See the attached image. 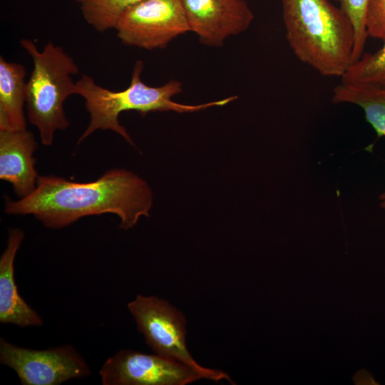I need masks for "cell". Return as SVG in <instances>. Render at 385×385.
<instances>
[{
    "mask_svg": "<svg viewBox=\"0 0 385 385\" xmlns=\"http://www.w3.org/2000/svg\"><path fill=\"white\" fill-rule=\"evenodd\" d=\"M115 30L123 44L154 50L166 47L190 27L182 0H143L123 15Z\"/></svg>",
    "mask_w": 385,
    "mask_h": 385,
    "instance_id": "cell-7",
    "label": "cell"
},
{
    "mask_svg": "<svg viewBox=\"0 0 385 385\" xmlns=\"http://www.w3.org/2000/svg\"><path fill=\"white\" fill-rule=\"evenodd\" d=\"M26 70L24 65L0 57V130L26 129Z\"/></svg>",
    "mask_w": 385,
    "mask_h": 385,
    "instance_id": "cell-12",
    "label": "cell"
},
{
    "mask_svg": "<svg viewBox=\"0 0 385 385\" xmlns=\"http://www.w3.org/2000/svg\"><path fill=\"white\" fill-rule=\"evenodd\" d=\"M24 237L20 229H9L7 245L0 258V322L40 327L42 318L20 296L14 277V260Z\"/></svg>",
    "mask_w": 385,
    "mask_h": 385,
    "instance_id": "cell-11",
    "label": "cell"
},
{
    "mask_svg": "<svg viewBox=\"0 0 385 385\" xmlns=\"http://www.w3.org/2000/svg\"><path fill=\"white\" fill-rule=\"evenodd\" d=\"M340 8L350 19L354 30L353 62L364 53L368 38L365 26L366 11L369 0H337Z\"/></svg>",
    "mask_w": 385,
    "mask_h": 385,
    "instance_id": "cell-16",
    "label": "cell"
},
{
    "mask_svg": "<svg viewBox=\"0 0 385 385\" xmlns=\"http://www.w3.org/2000/svg\"><path fill=\"white\" fill-rule=\"evenodd\" d=\"M138 329L146 343L157 354L180 361L197 372L202 379L218 381L226 379V373L198 364L188 350L186 320L182 313L167 301L155 296L138 295L128 304Z\"/></svg>",
    "mask_w": 385,
    "mask_h": 385,
    "instance_id": "cell-5",
    "label": "cell"
},
{
    "mask_svg": "<svg viewBox=\"0 0 385 385\" xmlns=\"http://www.w3.org/2000/svg\"><path fill=\"white\" fill-rule=\"evenodd\" d=\"M0 362L12 369L23 385H59L91 374L83 357L70 344L36 350L1 337Z\"/></svg>",
    "mask_w": 385,
    "mask_h": 385,
    "instance_id": "cell-6",
    "label": "cell"
},
{
    "mask_svg": "<svg viewBox=\"0 0 385 385\" xmlns=\"http://www.w3.org/2000/svg\"><path fill=\"white\" fill-rule=\"evenodd\" d=\"M143 63L137 61L134 65L129 86L119 91H111L97 84L93 78L83 74L76 82V94L85 100L90 115L87 128L78 140L83 141L97 130H112L122 136L128 143L134 142L118 120L119 115L127 111H135L145 115L150 112L175 111L193 113L214 106H222L237 99L231 96L222 100L198 105H187L173 101V97L183 91L180 81L170 80L160 86L145 83L141 74Z\"/></svg>",
    "mask_w": 385,
    "mask_h": 385,
    "instance_id": "cell-3",
    "label": "cell"
},
{
    "mask_svg": "<svg viewBox=\"0 0 385 385\" xmlns=\"http://www.w3.org/2000/svg\"><path fill=\"white\" fill-rule=\"evenodd\" d=\"M153 200L144 180L127 170L112 169L88 183L39 176L29 195L15 201L6 199L5 212L34 215L52 229L66 227L83 217L113 213L120 217V227L128 230L142 216H149Z\"/></svg>",
    "mask_w": 385,
    "mask_h": 385,
    "instance_id": "cell-1",
    "label": "cell"
},
{
    "mask_svg": "<svg viewBox=\"0 0 385 385\" xmlns=\"http://www.w3.org/2000/svg\"><path fill=\"white\" fill-rule=\"evenodd\" d=\"M37 147L32 133L0 130V178L9 182L23 198L35 189L38 178L33 154Z\"/></svg>",
    "mask_w": 385,
    "mask_h": 385,
    "instance_id": "cell-10",
    "label": "cell"
},
{
    "mask_svg": "<svg viewBox=\"0 0 385 385\" xmlns=\"http://www.w3.org/2000/svg\"><path fill=\"white\" fill-rule=\"evenodd\" d=\"M358 378H361V380H359L358 382L359 384H376L375 380L373 379V377L371 376V374L366 371H364L361 374L359 373Z\"/></svg>",
    "mask_w": 385,
    "mask_h": 385,
    "instance_id": "cell-18",
    "label": "cell"
},
{
    "mask_svg": "<svg viewBox=\"0 0 385 385\" xmlns=\"http://www.w3.org/2000/svg\"><path fill=\"white\" fill-rule=\"evenodd\" d=\"M379 200L380 207L385 210V190L381 193Z\"/></svg>",
    "mask_w": 385,
    "mask_h": 385,
    "instance_id": "cell-19",
    "label": "cell"
},
{
    "mask_svg": "<svg viewBox=\"0 0 385 385\" xmlns=\"http://www.w3.org/2000/svg\"><path fill=\"white\" fill-rule=\"evenodd\" d=\"M332 102L360 107L378 138L385 136V88L340 82L333 89Z\"/></svg>",
    "mask_w": 385,
    "mask_h": 385,
    "instance_id": "cell-13",
    "label": "cell"
},
{
    "mask_svg": "<svg viewBox=\"0 0 385 385\" xmlns=\"http://www.w3.org/2000/svg\"><path fill=\"white\" fill-rule=\"evenodd\" d=\"M72 1H77V2H78V3H81V1L82 0H72Z\"/></svg>",
    "mask_w": 385,
    "mask_h": 385,
    "instance_id": "cell-20",
    "label": "cell"
},
{
    "mask_svg": "<svg viewBox=\"0 0 385 385\" xmlns=\"http://www.w3.org/2000/svg\"><path fill=\"white\" fill-rule=\"evenodd\" d=\"M21 47L31 56L34 68L26 82V106L29 121L36 126L42 144L52 145L57 130L69 125L63 104L76 94L72 76L79 68L63 48L48 42L42 51L31 39L23 38Z\"/></svg>",
    "mask_w": 385,
    "mask_h": 385,
    "instance_id": "cell-4",
    "label": "cell"
},
{
    "mask_svg": "<svg viewBox=\"0 0 385 385\" xmlns=\"http://www.w3.org/2000/svg\"><path fill=\"white\" fill-rule=\"evenodd\" d=\"M286 38L294 56L325 77L342 78L353 63L354 30L329 0H281Z\"/></svg>",
    "mask_w": 385,
    "mask_h": 385,
    "instance_id": "cell-2",
    "label": "cell"
},
{
    "mask_svg": "<svg viewBox=\"0 0 385 385\" xmlns=\"http://www.w3.org/2000/svg\"><path fill=\"white\" fill-rule=\"evenodd\" d=\"M365 26L368 37L385 39V0H369Z\"/></svg>",
    "mask_w": 385,
    "mask_h": 385,
    "instance_id": "cell-17",
    "label": "cell"
},
{
    "mask_svg": "<svg viewBox=\"0 0 385 385\" xmlns=\"http://www.w3.org/2000/svg\"><path fill=\"white\" fill-rule=\"evenodd\" d=\"M99 374L103 385H185L202 379L180 361L130 349L108 358Z\"/></svg>",
    "mask_w": 385,
    "mask_h": 385,
    "instance_id": "cell-8",
    "label": "cell"
},
{
    "mask_svg": "<svg viewBox=\"0 0 385 385\" xmlns=\"http://www.w3.org/2000/svg\"><path fill=\"white\" fill-rule=\"evenodd\" d=\"M383 46L374 53H363L341 78L346 84L366 85L385 88V39Z\"/></svg>",
    "mask_w": 385,
    "mask_h": 385,
    "instance_id": "cell-15",
    "label": "cell"
},
{
    "mask_svg": "<svg viewBox=\"0 0 385 385\" xmlns=\"http://www.w3.org/2000/svg\"><path fill=\"white\" fill-rule=\"evenodd\" d=\"M190 31L208 46H220L247 31L254 14L244 0H182Z\"/></svg>",
    "mask_w": 385,
    "mask_h": 385,
    "instance_id": "cell-9",
    "label": "cell"
},
{
    "mask_svg": "<svg viewBox=\"0 0 385 385\" xmlns=\"http://www.w3.org/2000/svg\"><path fill=\"white\" fill-rule=\"evenodd\" d=\"M143 0H82L81 10L85 21L94 29L104 32L115 29L123 15Z\"/></svg>",
    "mask_w": 385,
    "mask_h": 385,
    "instance_id": "cell-14",
    "label": "cell"
}]
</instances>
